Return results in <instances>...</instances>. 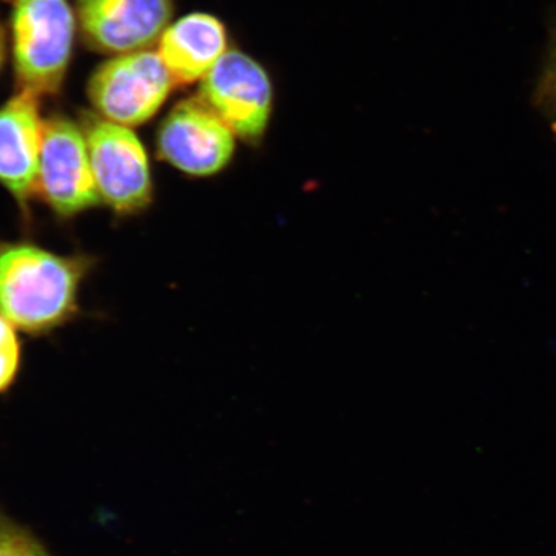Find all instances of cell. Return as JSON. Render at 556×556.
<instances>
[{
    "label": "cell",
    "mask_w": 556,
    "mask_h": 556,
    "mask_svg": "<svg viewBox=\"0 0 556 556\" xmlns=\"http://www.w3.org/2000/svg\"><path fill=\"white\" fill-rule=\"evenodd\" d=\"M86 256H65L31 242H0V315L16 329L45 333L78 311Z\"/></svg>",
    "instance_id": "cell-1"
},
{
    "label": "cell",
    "mask_w": 556,
    "mask_h": 556,
    "mask_svg": "<svg viewBox=\"0 0 556 556\" xmlns=\"http://www.w3.org/2000/svg\"><path fill=\"white\" fill-rule=\"evenodd\" d=\"M13 34L21 87L38 96L58 92L74 37L67 0H16Z\"/></svg>",
    "instance_id": "cell-2"
},
{
    "label": "cell",
    "mask_w": 556,
    "mask_h": 556,
    "mask_svg": "<svg viewBox=\"0 0 556 556\" xmlns=\"http://www.w3.org/2000/svg\"><path fill=\"white\" fill-rule=\"evenodd\" d=\"M85 136L101 201L117 214L144 211L152 201V180L148 155L134 131L110 121H92Z\"/></svg>",
    "instance_id": "cell-3"
},
{
    "label": "cell",
    "mask_w": 556,
    "mask_h": 556,
    "mask_svg": "<svg viewBox=\"0 0 556 556\" xmlns=\"http://www.w3.org/2000/svg\"><path fill=\"white\" fill-rule=\"evenodd\" d=\"M174 80L156 52L119 55L89 83V97L108 121L134 127L148 122L168 97Z\"/></svg>",
    "instance_id": "cell-4"
},
{
    "label": "cell",
    "mask_w": 556,
    "mask_h": 556,
    "mask_svg": "<svg viewBox=\"0 0 556 556\" xmlns=\"http://www.w3.org/2000/svg\"><path fill=\"white\" fill-rule=\"evenodd\" d=\"M37 192L64 218L101 203L86 136L65 117L43 122Z\"/></svg>",
    "instance_id": "cell-5"
},
{
    "label": "cell",
    "mask_w": 556,
    "mask_h": 556,
    "mask_svg": "<svg viewBox=\"0 0 556 556\" xmlns=\"http://www.w3.org/2000/svg\"><path fill=\"white\" fill-rule=\"evenodd\" d=\"M200 99L238 136L255 142L266 134L273 86L258 62L240 51L222 55L201 80Z\"/></svg>",
    "instance_id": "cell-6"
},
{
    "label": "cell",
    "mask_w": 556,
    "mask_h": 556,
    "mask_svg": "<svg viewBox=\"0 0 556 556\" xmlns=\"http://www.w3.org/2000/svg\"><path fill=\"white\" fill-rule=\"evenodd\" d=\"M159 154L194 177L214 176L235 154V135L201 99L180 102L160 128Z\"/></svg>",
    "instance_id": "cell-7"
},
{
    "label": "cell",
    "mask_w": 556,
    "mask_h": 556,
    "mask_svg": "<svg viewBox=\"0 0 556 556\" xmlns=\"http://www.w3.org/2000/svg\"><path fill=\"white\" fill-rule=\"evenodd\" d=\"M83 31L104 52L143 51L162 38L173 13L172 0H78Z\"/></svg>",
    "instance_id": "cell-8"
},
{
    "label": "cell",
    "mask_w": 556,
    "mask_h": 556,
    "mask_svg": "<svg viewBox=\"0 0 556 556\" xmlns=\"http://www.w3.org/2000/svg\"><path fill=\"white\" fill-rule=\"evenodd\" d=\"M41 138L38 94L23 89L0 109V185L24 213L38 194Z\"/></svg>",
    "instance_id": "cell-9"
},
{
    "label": "cell",
    "mask_w": 556,
    "mask_h": 556,
    "mask_svg": "<svg viewBox=\"0 0 556 556\" xmlns=\"http://www.w3.org/2000/svg\"><path fill=\"white\" fill-rule=\"evenodd\" d=\"M224 24L205 13L179 20L160 38L159 54L174 83L203 80L226 53Z\"/></svg>",
    "instance_id": "cell-10"
},
{
    "label": "cell",
    "mask_w": 556,
    "mask_h": 556,
    "mask_svg": "<svg viewBox=\"0 0 556 556\" xmlns=\"http://www.w3.org/2000/svg\"><path fill=\"white\" fill-rule=\"evenodd\" d=\"M533 103L556 135V16L548 31L545 61L534 88Z\"/></svg>",
    "instance_id": "cell-11"
},
{
    "label": "cell",
    "mask_w": 556,
    "mask_h": 556,
    "mask_svg": "<svg viewBox=\"0 0 556 556\" xmlns=\"http://www.w3.org/2000/svg\"><path fill=\"white\" fill-rule=\"evenodd\" d=\"M0 556H50L26 528L0 513Z\"/></svg>",
    "instance_id": "cell-12"
},
{
    "label": "cell",
    "mask_w": 556,
    "mask_h": 556,
    "mask_svg": "<svg viewBox=\"0 0 556 556\" xmlns=\"http://www.w3.org/2000/svg\"><path fill=\"white\" fill-rule=\"evenodd\" d=\"M15 326L0 315V393L15 381L21 361V346Z\"/></svg>",
    "instance_id": "cell-13"
},
{
    "label": "cell",
    "mask_w": 556,
    "mask_h": 556,
    "mask_svg": "<svg viewBox=\"0 0 556 556\" xmlns=\"http://www.w3.org/2000/svg\"><path fill=\"white\" fill-rule=\"evenodd\" d=\"M3 58H4V37H3L2 29H0V65H2Z\"/></svg>",
    "instance_id": "cell-14"
}]
</instances>
